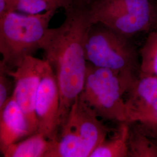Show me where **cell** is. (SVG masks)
<instances>
[{
    "mask_svg": "<svg viewBox=\"0 0 157 157\" xmlns=\"http://www.w3.org/2000/svg\"><path fill=\"white\" fill-rule=\"evenodd\" d=\"M65 11L64 21L59 27L48 29L40 44L58 84L60 129L83 89L87 63L86 45L94 24L88 7L75 4Z\"/></svg>",
    "mask_w": 157,
    "mask_h": 157,
    "instance_id": "1",
    "label": "cell"
},
{
    "mask_svg": "<svg viewBox=\"0 0 157 157\" xmlns=\"http://www.w3.org/2000/svg\"><path fill=\"white\" fill-rule=\"evenodd\" d=\"M56 10L22 15L10 12L0 17V69L13 71L40 44Z\"/></svg>",
    "mask_w": 157,
    "mask_h": 157,
    "instance_id": "2",
    "label": "cell"
},
{
    "mask_svg": "<svg viewBox=\"0 0 157 157\" xmlns=\"http://www.w3.org/2000/svg\"><path fill=\"white\" fill-rule=\"evenodd\" d=\"M130 38L95 23L90 29L86 45L87 61L118 73L132 87L140 74V58Z\"/></svg>",
    "mask_w": 157,
    "mask_h": 157,
    "instance_id": "3",
    "label": "cell"
},
{
    "mask_svg": "<svg viewBox=\"0 0 157 157\" xmlns=\"http://www.w3.org/2000/svg\"><path fill=\"white\" fill-rule=\"evenodd\" d=\"M99 118L78 96L46 157H89L111 131Z\"/></svg>",
    "mask_w": 157,
    "mask_h": 157,
    "instance_id": "4",
    "label": "cell"
},
{
    "mask_svg": "<svg viewBox=\"0 0 157 157\" xmlns=\"http://www.w3.org/2000/svg\"><path fill=\"white\" fill-rule=\"evenodd\" d=\"M130 88L118 73L87 62L84 86L79 96L99 118L129 122L124 96Z\"/></svg>",
    "mask_w": 157,
    "mask_h": 157,
    "instance_id": "5",
    "label": "cell"
},
{
    "mask_svg": "<svg viewBox=\"0 0 157 157\" xmlns=\"http://www.w3.org/2000/svg\"><path fill=\"white\" fill-rule=\"evenodd\" d=\"M89 8L94 23L129 37L157 29V0H95Z\"/></svg>",
    "mask_w": 157,
    "mask_h": 157,
    "instance_id": "6",
    "label": "cell"
},
{
    "mask_svg": "<svg viewBox=\"0 0 157 157\" xmlns=\"http://www.w3.org/2000/svg\"><path fill=\"white\" fill-rule=\"evenodd\" d=\"M48 63L33 56H26L13 71L5 72L13 78L15 87L12 96L28 122L31 135L38 132L35 115V102L40 84Z\"/></svg>",
    "mask_w": 157,
    "mask_h": 157,
    "instance_id": "7",
    "label": "cell"
},
{
    "mask_svg": "<svg viewBox=\"0 0 157 157\" xmlns=\"http://www.w3.org/2000/svg\"><path fill=\"white\" fill-rule=\"evenodd\" d=\"M59 93L56 78L48 64L41 78L35 102L38 132L51 141H57L60 130Z\"/></svg>",
    "mask_w": 157,
    "mask_h": 157,
    "instance_id": "8",
    "label": "cell"
},
{
    "mask_svg": "<svg viewBox=\"0 0 157 157\" xmlns=\"http://www.w3.org/2000/svg\"><path fill=\"white\" fill-rule=\"evenodd\" d=\"M125 96L129 123L139 121L157 101V77L139 75Z\"/></svg>",
    "mask_w": 157,
    "mask_h": 157,
    "instance_id": "9",
    "label": "cell"
},
{
    "mask_svg": "<svg viewBox=\"0 0 157 157\" xmlns=\"http://www.w3.org/2000/svg\"><path fill=\"white\" fill-rule=\"evenodd\" d=\"M30 135L27 119L12 95L0 109V150Z\"/></svg>",
    "mask_w": 157,
    "mask_h": 157,
    "instance_id": "10",
    "label": "cell"
},
{
    "mask_svg": "<svg viewBox=\"0 0 157 157\" xmlns=\"http://www.w3.org/2000/svg\"><path fill=\"white\" fill-rule=\"evenodd\" d=\"M53 141L37 132L1 149V152L4 157H46Z\"/></svg>",
    "mask_w": 157,
    "mask_h": 157,
    "instance_id": "11",
    "label": "cell"
},
{
    "mask_svg": "<svg viewBox=\"0 0 157 157\" xmlns=\"http://www.w3.org/2000/svg\"><path fill=\"white\" fill-rule=\"evenodd\" d=\"M115 134L107 138L90 154L89 157H128L129 122H121Z\"/></svg>",
    "mask_w": 157,
    "mask_h": 157,
    "instance_id": "12",
    "label": "cell"
},
{
    "mask_svg": "<svg viewBox=\"0 0 157 157\" xmlns=\"http://www.w3.org/2000/svg\"><path fill=\"white\" fill-rule=\"evenodd\" d=\"M128 145L129 157H157V146L139 129L134 122L129 123Z\"/></svg>",
    "mask_w": 157,
    "mask_h": 157,
    "instance_id": "13",
    "label": "cell"
},
{
    "mask_svg": "<svg viewBox=\"0 0 157 157\" xmlns=\"http://www.w3.org/2000/svg\"><path fill=\"white\" fill-rule=\"evenodd\" d=\"M139 53L140 58L139 75L157 77V29L148 33Z\"/></svg>",
    "mask_w": 157,
    "mask_h": 157,
    "instance_id": "14",
    "label": "cell"
},
{
    "mask_svg": "<svg viewBox=\"0 0 157 157\" xmlns=\"http://www.w3.org/2000/svg\"><path fill=\"white\" fill-rule=\"evenodd\" d=\"M75 4V0H23L16 6V12L36 14L50 10H69Z\"/></svg>",
    "mask_w": 157,
    "mask_h": 157,
    "instance_id": "15",
    "label": "cell"
},
{
    "mask_svg": "<svg viewBox=\"0 0 157 157\" xmlns=\"http://www.w3.org/2000/svg\"><path fill=\"white\" fill-rule=\"evenodd\" d=\"M11 76L2 69H0V109L6 105V102L11 97L15 83L12 82Z\"/></svg>",
    "mask_w": 157,
    "mask_h": 157,
    "instance_id": "16",
    "label": "cell"
},
{
    "mask_svg": "<svg viewBox=\"0 0 157 157\" xmlns=\"http://www.w3.org/2000/svg\"><path fill=\"white\" fill-rule=\"evenodd\" d=\"M9 12L8 2L7 0H0V17Z\"/></svg>",
    "mask_w": 157,
    "mask_h": 157,
    "instance_id": "17",
    "label": "cell"
},
{
    "mask_svg": "<svg viewBox=\"0 0 157 157\" xmlns=\"http://www.w3.org/2000/svg\"><path fill=\"white\" fill-rule=\"evenodd\" d=\"M95 1V0H75V5L89 8Z\"/></svg>",
    "mask_w": 157,
    "mask_h": 157,
    "instance_id": "18",
    "label": "cell"
}]
</instances>
